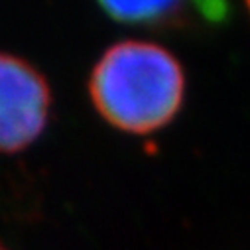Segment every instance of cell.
<instances>
[{
    "label": "cell",
    "mask_w": 250,
    "mask_h": 250,
    "mask_svg": "<svg viewBox=\"0 0 250 250\" xmlns=\"http://www.w3.org/2000/svg\"><path fill=\"white\" fill-rule=\"evenodd\" d=\"M89 89L106 122L124 132L148 134L177 114L185 77L179 61L162 45L128 40L103 53Z\"/></svg>",
    "instance_id": "6da1fadb"
},
{
    "label": "cell",
    "mask_w": 250,
    "mask_h": 250,
    "mask_svg": "<svg viewBox=\"0 0 250 250\" xmlns=\"http://www.w3.org/2000/svg\"><path fill=\"white\" fill-rule=\"evenodd\" d=\"M51 93L28 61L0 53V152L28 148L45 128Z\"/></svg>",
    "instance_id": "7a4b0ae2"
},
{
    "label": "cell",
    "mask_w": 250,
    "mask_h": 250,
    "mask_svg": "<svg viewBox=\"0 0 250 250\" xmlns=\"http://www.w3.org/2000/svg\"><path fill=\"white\" fill-rule=\"evenodd\" d=\"M103 10L126 24L166 26L183 20L187 6L181 2H103Z\"/></svg>",
    "instance_id": "3957f363"
},
{
    "label": "cell",
    "mask_w": 250,
    "mask_h": 250,
    "mask_svg": "<svg viewBox=\"0 0 250 250\" xmlns=\"http://www.w3.org/2000/svg\"><path fill=\"white\" fill-rule=\"evenodd\" d=\"M0 250H8V248H4V246H2V244H0Z\"/></svg>",
    "instance_id": "277c9868"
},
{
    "label": "cell",
    "mask_w": 250,
    "mask_h": 250,
    "mask_svg": "<svg viewBox=\"0 0 250 250\" xmlns=\"http://www.w3.org/2000/svg\"><path fill=\"white\" fill-rule=\"evenodd\" d=\"M248 10H250V2H248Z\"/></svg>",
    "instance_id": "5b68a950"
}]
</instances>
